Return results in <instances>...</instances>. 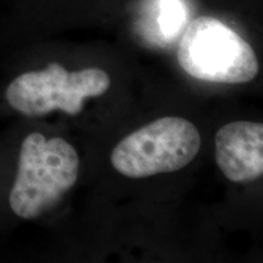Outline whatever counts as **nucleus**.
Returning a JSON list of instances; mask_svg holds the SVG:
<instances>
[{"label": "nucleus", "instance_id": "5", "mask_svg": "<svg viewBox=\"0 0 263 263\" xmlns=\"http://www.w3.org/2000/svg\"><path fill=\"white\" fill-rule=\"evenodd\" d=\"M216 161L226 178L249 183L263 174V124L236 121L216 134Z\"/></svg>", "mask_w": 263, "mask_h": 263}, {"label": "nucleus", "instance_id": "6", "mask_svg": "<svg viewBox=\"0 0 263 263\" xmlns=\"http://www.w3.org/2000/svg\"><path fill=\"white\" fill-rule=\"evenodd\" d=\"M157 21L164 34L168 35L170 33H173V35H176L183 25V11L179 3L176 0L164 2V4L161 5Z\"/></svg>", "mask_w": 263, "mask_h": 263}, {"label": "nucleus", "instance_id": "1", "mask_svg": "<svg viewBox=\"0 0 263 263\" xmlns=\"http://www.w3.org/2000/svg\"><path fill=\"white\" fill-rule=\"evenodd\" d=\"M80 156L62 138L32 132L22 140L9 193L10 210L21 219H37L54 209L76 184Z\"/></svg>", "mask_w": 263, "mask_h": 263}, {"label": "nucleus", "instance_id": "3", "mask_svg": "<svg viewBox=\"0 0 263 263\" xmlns=\"http://www.w3.org/2000/svg\"><path fill=\"white\" fill-rule=\"evenodd\" d=\"M200 145L201 137L190 121L163 117L123 138L111 153V163L128 178H147L188 166Z\"/></svg>", "mask_w": 263, "mask_h": 263}, {"label": "nucleus", "instance_id": "4", "mask_svg": "<svg viewBox=\"0 0 263 263\" xmlns=\"http://www.w3.org/2000/svg\"><path fill=\"white\" fill-rule=\"evenodd\" d=\"M111 85L108 74L100 68L68 72L58 62L43 70L16 76L5 89V100L16 112L29 118L47 116L55 110L78 115L84 99L100 97Z\"/></svg>", "mask_w": 263, "mask_h": 263}, {"label": "nucleus", "instance_id": "2", "mask_svg": "<svg viewBox=\"0 0 263 263\" xmlns=\"http://www.w3.org/2000/svg\"><path fill=\"white\" fill-rule=\"evenodd\" d=\"M177 58L189 76L212 83H248L258 73L251 45L211 16L190 22L180 38Z\"/></svg>", "mask_w": 263, "mask_h": 263}]
</instances>
